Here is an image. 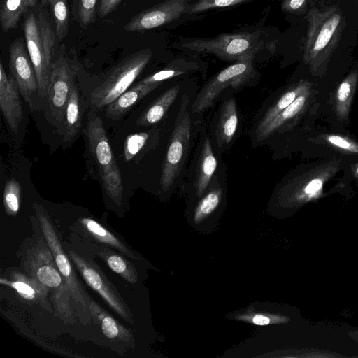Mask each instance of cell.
I'll use <instances>...</instances> for the list:
<instances>
[{
    "label": "cell",
    "instance_id": "obj_26",
    "mask_svg": "<svg viewBox=\"0 0 358 358\" xmlns=\"http://www.w3.org/2000/svg\"><path fill=\"white\" fill-rule=\"evenodd\" d=\"M179 91V85L166 90L145 110L138 118L136 124L139 126H150L159 122L176 100Z\"/></svg>",
    "mask_w": 358,
    "mask_h": 358
},
{
    "label": "cell",
    "instance_id": "obj_25",
    "mask_svg": "<svg viewBox=\"0 0 358 358\" xmlns=\"http://www.w3.org/2000/svg\"><path fill=\"white\" fill-rule=\"evenodd\" d=\"M190 55L181 57L171 61L162 70L150 75L140 83L148 85H160L164 81L185 74L198 71L200 69V61Z\"/></svg>",
    "mask_w": 358,
    "mask_h": 358
},
{
    "label": "cell",
    "instance_id": "obj_16",
    "mask_svg": "<svg viewBox=\"0 0 358 358\" xmlns=\"http://www.w3.org/2000/svg\"><path fill=\"white\" fill-rule=\"evenodd\" d=\"M311 87L301 93L288 107L280 112L266 126L256 131L259 140H263L274 134L287 131L294 126L313 100Z\"/></svg>",
    "mask_w": 358,
    "mask_h": 358
},
{
    "label": "cell",
    "instance_id": "obj_33",
    "mask_svg": "<svg viewBox=\"0 0 358 358\" xmlns=\"http://www.w3.org/2000/svg\"><path fill=\"white\" fill-rule=\"evenodd\" d=\"M252 1L254 0H198L192 6L190 14L202 15L210 10L236 6Z\"/></svg>",
    "mask_w": 358,
    "mask_h": 358
},
{
    "label": "cell",
    "instance_id": "obj_35",
    "mask_svg": "<svg viewBox=\"0 0 358 358\" xmlns=\"http://www.w3.org/2000/svg\"><path fill=\"white\" fill-rule=\"evenodd\" d=\"M331 146L348 153L358 154V143L338 134H328L322 137Z\"/></svg>",
    "mask_w": 358,
    "mask_h": 358
},
{
    "label": "cell",
    "instance_id": "obj_37",
    "mask_svg": "<svg viewBox=\"0 0 358 358\" xmlns=\"http://www.w3.org/2000/svg\"><path fill=\"white\" fill-rule=\"evenodd\" d=\"M122 0H100L99 6V16L103 17L113 11Z\"/></svg>",
    "mask_w": 358,
    "mask_h": 358
},
{
    "label": "cell",
    "instance_id": "obj_36",
    "mask_svg": "<svg viewBox=\"0 0 358 358\" xmlns=\"http://www.w3.org/2000/svg\"><path fill=\"white\" fill-rule=\"evenodd\" d=\"M97 0H78V13L80 22L86 26L94 20Z\"/></svg>",
    "mask_w": 358,
    "mask_h": 358
},
{
    "label": "cell",
    "instance_id": "obj_19",
    "mask_svg": "<svg viewBox=\"0 0 358 358\" xmlns=\"http://www.w3.org/2000/svg\"><path fill=\"white\" fill-rule=\"evenodd\" d=\"M238 115L234 97L224 101L218 111L215 130L217 148L222 150L234 139L238 129Z\"/></svg>",
    "mask_w": 358,
    "mask_h": 358
},
{
    "label": "cell",
    "instance_id": "obj_1",
    "mask_svg": "<svg viewBox=\"0 0 358 358\" xmlns=\"http://www.w3.org/2000/svg\"><path fill=\"white\" fill-rule=\"evenodd\" d=\"M267 14L259 22L214 37L178 36L171 43L173 49L185 55H210L227 62H237L262 52L273 53L276 39L271 29L265 26Z\"/></svg>",
    "mask_w": 358,
    "mask_h": 358
},
{
    "label": "cell",
    "instance_id": "obj_23",
    "mask_svg": "<svg viewBox=\"0 0 358 358\" xmlns=\"http://www.w3.org/2000/svg\"><path fill=\"white\" fill-rule=\"evenodd\" d=\"M159 86L137 83L106 107V117L113 120L120 118L141 99Z\"/></svg>",
    "mask_w": 358,
    "mask_h": 358
},
{
    "label": "cell",
    "instance_id": "obj_29",
    "mask_svg": "<svg viewBox=\"0 0 358 358\" xmlns=\"http://www.w3.org/2000/svg\"><path fill=\"white\" fill-rule=\"evenodd\" d=\"M36 0H2L0 5V22L2 30L8 32L16 27L21 16L36 5Z\"/></svg>",
    "mask_w": 358,
    "mask_h": 358
},
{
    "label": "cell",
    "instance_id": "obj_30",
    "mask_svg": "<svg viewBox=\"0 0 358 358\" xmlns=\"http://www.w3.org/2000/svg\"><path fill=\"white\" fill-rule=\"evenodd\" d=\"M216 185L209 187L205 192L204 196L197 204L194 213L195 223H199L207 218L219 206L222 197V189Z\"/></svg>",
    "mask_w": 358,
    "mask_h": 358
},
{
    "label": "cell",
    "instance_id": "obj_17",
    "mask_svg": "<svg viewBox=\"0 0 358 358\" xmlns=\"http://www.w3.org/2000/svg\"><path fill=\"white\" fill-rule=\"evenodd\" d=\"M78 227L79 234L88 239L89 242L105 245L117 250L129 259H138L136 254L117 235L104 227L90 217L80 218Z\"/></svg>",
    "mask_w": 358,
    "mask_h": 358
},
{
    "label": "cell",
    "instance_id": "obj_20",
    "mask_svg": "<svg viewBox=\"0 0 358 358\" xmlns=\"http://www.w3.org/2000/svg\"><path fill=\"white\" fill-rule=\"evenodd\" d=\"M92 317L100 324L104 335L110 340L131 346L134 337L131 331L121 325L90 296L87 300Z\"/></svg>",
    "mask_w": 358,
    "mask_h": 358
},
{
    "label": "cell",
    "instance_id": "obj_6",
    "mask_svg": "<svg viewBox=\"0 0 358 358\" xmlns=\"http://www.w3.org/2000/svg\"><path fill=\"white\" fill-rule=\"evenodd\" d=\"M34 208L42 234L53 255L57 268L70 289L76 313L78 316L80 313L79 317L83 322L88 321L92 317L87 302L89 295L77 278L71 261L67 252L64 251L52 221L41 206L35 204Z\"/></svg>",
    "mask_w": 358,
    "mask_h": 358
},
{
    "label": "cell",
    "instance_id": "obj_38",
    "mask_svg": "<svg viewBox=\"0 0 358 358\" xmlns=\"http://www.w3.org/2000/svg\"><path fill=\"white\" fill-rule=\"evenodd\" d=\"M306 0H283L281 3L282 10L287 13H294L303 6Z\"/></svg>",
    "mask_w": 358,
    "mask_h": 358
},
{
    "label": "cell",
    "instance_id": "obj_31",
    "mask_svg": "<svg viewBox=\"0 0 358 358\" xmlns=\"http://www.w3.org/2000/svg\"><path fill=\"white\" fill-rule=\"evenodd\" d=\"M51 7L57 37L62 40L67 34L69 17L66 0H45Z\"/></svg>",
    "mask_w": 358,
    "mask_h": 358
},
{
    "label": "cell",
    "instance_id": "obj_27",
    "mask_svg": "<svg viewBox=\"0 0 358 358\" xmlns=\"http://www.w3.org/2000/svg\"><path fill=\"white\" fill-rule=\"evenodd\" d=\"M312 87V84L305 80H301L289 86L283 94L268 108L260 119L256 131L266 126L280 112L288 107L301 93Z\"/></svg>",
    "mask_w": 358,
    "mask_h": 358
},
{
    "label": "cell",
    "instance_id": "obj_3",
    "mask_svg": "<svg viewBox=\"0 0 358 358\" xmlns=\"http://www.w3.org/2000/svg\"><path fill=\"white\" fill-rule=\"evenodd\" d=\"M87 136L90 150L98 166L104 191L116 205L120 206L122 204L124 192L121 173L114 158L103 121L94 112L88 115Z\"/></svg>",
    "mask_w": 358,
    "mask_h": 358
},
{
    "label": "cell",
    "instance_id": "obj_5",
    "mask_svg": "<svg viewBox=\"0 0 358 358\" xmlns=\"http://www.w3.org/2000/svg\"><path fill=\"white\" fill-rule=\"evenodd\" d=\"M23 30L29 55L34 67L39 94L45 99L52 66L53 32L41 13H31L26 17Z\"/></svg>",
    "mask_w": 358,
    "mask_h": 358
},
{
    "label": "cell",
    "instance_id": "obj_21",
    "mask_svg": "<svg viewBox=\"0 0 358 358\" xmlns=\"http://www.w3.org/2000/svg\"><path fill=\"white\" fill-rule=\"evenodd\" d=\"M217 167L211 141L206 137L203 141L196 166L194 186L197 196H201L211 183Z\"/></svg>",
    "mask_w": 358,
    "mask_h": 358
},
{
    "label": "cell",
    "instance_id": "obj_12",
    "mask_svg": "<svg viewBox=\"0 0 358 358\" xmlns=\"http://www.w3.org/2000/svg\"><path fill=\"white\" fill-rule=\"evenodd\" d=\"M8 50L10 73L17 82L20 94L32 110H41L43 104L36 71L22 38L15 40Z\"/></svg>",
    "mask_w": 358,
    "mask_h": 358
},
{
    "label": "cell",
    "instance_id": "obj_34",
    "mask_svg": "<svg viewBox=\"0 0 358 358\" xmlns=\"http://www.w3.org/2000/svg\"><path fill=\"white\" fill-rule=\"evenodd\" d=\"M150 135L141 132L129 135L124 145V157L126 161L131 160L147 144Z\"/></svg>",
    "mask_w": 358,
    "mask_h": 358
},
{
    "label": "cell",
    "instance_id": "obj_32",
    "mask_svg": "<svg viewBox=\"0 0 358 358\" xmlns=\"http://www.w3.org/2000/svg\"><path fill=\"white\" fill-rule=\"evenodd\" d=\"M21 187L15 179L8 180L3 192V206L7 214L15 215L20 205Z\"/></svg>",
    "mask_w": 358,
    "mask_h": 358
},
{
    "label": "cell",
    "instance_id": "obj_18",
    "mask_svg": "<svg viewBox=\"0 0 358 358\" xmlns=\"http://www.w3.org/2000/svg\"><path fill=\"white\" fill-rule=\"evenodd\" d=\"M1 282L13 288L23 300L39 304L48 310H51L48 301L50 290L27 273L25 275L18 271H13L10 279L1 278Z\"/></svg>",
    "mask_w": 358,
    "mask_h": 358
},
{
    "label": "cell",
    "instance_id": "obj_39",
    "mask_svg": "<svg viewBox=\"0 0 358 358\" xmlns=\"http://www.w3.org/2000/svg\"><path fill=\"white\" fill-rule=\"evenodd\" d=\"M252 321L257 325H268L271 322L270 317L263 315H255L252 317Z\"/></svg>",
    "mask_w": 358,
    "mask_h": 358
},
{
    "label": "cell",
    "instance_id": "obj_10",
    "mask_svg": "<svg viewBox=\"0 0 358 358\" xmlns=\"http://www.w3.org/2000/svg\"><path fill=\"white\" fill-rule=\"evenodd\" d=\"M340 163L329 161L292 178L280 190L281 198L288 204H303L322 194L323 187L338 171Z\"/></svg>",
    "mask_w": 358,
    "mask_h": 358
},
{
    "label": "cell",
    "instance_id": "obj_22",
    "mask_svg": "<svg viewBox=\"0 0 358 358\" xmlns=\"http://www.w3.org/2000/svg\"><path fill=\"white\" fill-rule=\"evenodd\" d=\"M83 110L82 96L77 84L74 82L67 102L64 120L60 127V134L64 142H70L78 134Z\"/></svg>",
    "mask_w": 358,
    "mask_h": 358
},
{
    "label": "cell",
    "instance_id": "obj_4",
    "mask_svg": "<svg viewBox=\"0 0 358 358\" xmlns=\"http://www.w3.org/2000/svg\"><path fill=\"white\" fill-rule=\"evenodd\" d=\"M153 55L150 48L132 53L115 65L101 83L90 94V105L94 110L106 107L129 89Z\"/></svg>",
    "mask_w": 358,
    "mask_h": 358
},
{
    "label": "cell",
    "instance_id": "obj_9",
    "mask_svg": "<svg viewBox=\"0 0 358 358\" xmlns=\"http://www.w3.org/2000/svg\"><path fill=\"white\" fill-rule=\"evenodd\" d=\"M254 62L255 58L234 62L211 77L193 102L192 112L201 113L206 110L225 89L238 90L254 83L259 77Z\"/></svg>",
    "mask_w": 358,
    "mask_h": 358
},
{
    "label": "cell",
    "instance_id": "obj_28",
    "mask_svg": "<svg viewBox=\"0 0 358 358\" xmlns=\"http://www.w3.org/2000/svg\"><path fill=\"white\" fill-rule=\"evenodd\" d=\"M357 80V73L353 71L340 83L336 90L334 110L336 117L340 121H345L348 118Z\"/></svg>",
    "mask_w": 358,
    "mask_h": 358
},
{
    "label": "cell",
    "instance_id": "obj_8",
    "mask_svg": "<svg viewBox=\"0 0 358 358\" xmlns=\"http://www.w3.org/2000/svg\"><path fill=\"white\" fill-rule=\"evenodd\" d=\"M192 136L189 99L185 94L180 103L169 145L163 163L160 185L169 190L180 176L188 155Z\"/></svg>",
    "mask_w": 358,
    "mask_h": 358
},
{
    "label": "cell",
    "instance_id": "obj_2",
    "mask_svg": "<svg viewBox=\"0 0 358 358\" xmlns=\"http://www.w3.org/2000/svg\"><path fill=\"white\" fill-rule=\"evenodd\" d=\"M24 269L50 290L57 315L73 322L76 310L70 289L56 265L43 234L30 241L24 252Z\"/></svg>",
    "mask_w": 358,
    "mask_h": 358
},
{
    "label": "cell",
    "instance_id": "obj_40",
    "mask_svg": "<svg viewBox=\"0 0 358 358\" xmlns=\"http://www.w3.org/2000/svg\"><path fill=\"white\" fill-rule=\"evenodd\" d=\"M352 171H353L355 177L358 178V163L356 164H354Z\"/></svg>",
    "mask_w": 358,
    "mask_h": 358
},
{
    "label": "cell",
    "instance_id": "obj_7",
    "mask_svg": "<svg viewBox=\"0 0 358 358\" xmlns=\"http://www.w3.org/2000/svg\"><path fill=\"white\" fill-rule=\"evenodd\" d=\"M197 1L156 0L127 22L124 29L130 32H142L157 28L174 29L184 23L199 20L205 15L190 14L192 6Z\"/></svg>",
    "mask_w": 358,
    "mask_h": 358
},
{
    "label": "cell",
    "instance_id": "obj_13",
    "mask_svg": "<svg viewBox=\"0 0 358 358\" xmlns=\"http://www.w3.org/2000/svg\"><path fill=\"white\" fill-rule=\"evenodd\" d=\"M74 76L73 69L64 57H60L52 63L45 99L48 117L55 126L59 127L64 120Z\"/></svg>",
    "mask_w": 358,
    "mask_h": 358
},
{
    "label": "cell",
    "instance_id": "obj_11",
    "mask_svg": "<svg viewBox=\"0 0 358 358\" xmlns=\"http://www.w3.org/2000/svg\"><path fill=\"white\" fill-rule=\"evenodd\" d=\"M67 254L85 282L121 317L133 323L131 313L119 292L99 266L88 255L69 249Z\"/></svg>",
    "mask_w": 358,
    "mask_h": 358
},
{
    "label": "cell",
    "instance_id": "obj_24",
    "mask_svg": "<svg viewBox=\"0 0 358 358\" xmlns=\"http://www.w3.org/2000/svg\"><path fill=\"white\" fill-rule=\"evenodd\" d=\"M94 253L101 258L114 272L130 283L138 282V273L129 258L115 250L102 245L91 243Z\"/></svg>",
    "mask_w": 358,
    "mask_h": 358
},
{
    "label": "cell",
    "instance_id": "obj_15",
    "mask_svg": "<svg viewBox=\"0 0 358 358\" xmlns=\"http://www.w3.org/2000/svg\"><path fill=\"white\" fill-rule=\"evenodd\" d=\"M17 82L10 74L7 76L0 62V108L10 129L16 133L23 117V110Z\"/></svg>",
    "mask_w": 358,
    "mask_h": 358
},
{
    "label": "cell",
    "instance_id": "obj_14",
    "mask_svg": "<svg viewBox=\"0 0 358 358\" xmlns=\"http://www.w3.org/2000/svg\"><path fill=\"white\" fill-rule=\"evenodd\" d=\"M341 15L336 11H328L319 22L318 28L308 31L305 48L304 59L309 64L315 75L322 69V54L329 45L341 23Z\"/></svg>",
    "mask_w": 358,
    "mask_h": 358
}]
</instances>
